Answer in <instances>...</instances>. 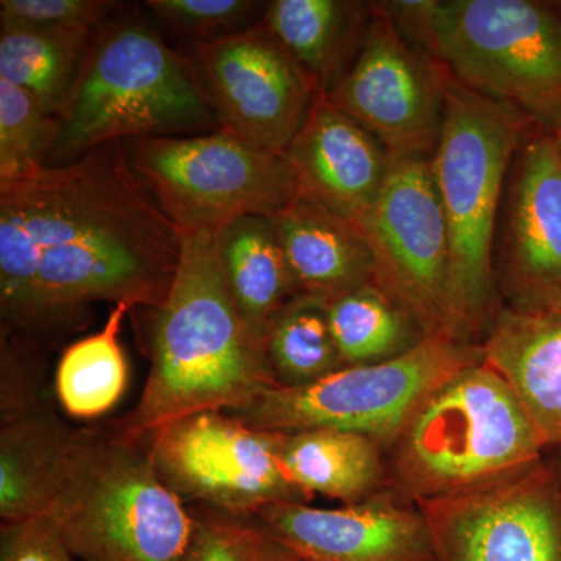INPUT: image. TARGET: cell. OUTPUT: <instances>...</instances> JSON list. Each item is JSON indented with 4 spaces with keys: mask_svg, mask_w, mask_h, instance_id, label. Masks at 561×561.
Segmentation results:
<instances>
[{
    "mask_svg": "<svg viewBox=\"0 0 561 561\" xmlns=\"http://www.w3.org/2000/svg\"><path fill=\"white\" fill-rule=\"evenodd\" d=\"M416 49L454 79L512 106L541 130H561V2H386Z\"/></svg>",
    "mask_w": 561,
    "mask_h": 561,
    "instance_id": "obj_4",
    "label": "cell"
},
{
    "mask_svg": "<svg viewBox=\"0 0 561 561\" xmlns=\"http://www.w3.org/2000/svg\"><path fill=\"white\" fill-rule=\"evenodd\" d=\"M360 230L375 257V283L393 295L427 335L459 339L451 302V243L431 160H391Z\"/></svg>",
    "mask_w": 561,
    "mask_h": 561,
    "instance_id": "obj_11",
    "label": "cell"
},
{
    "mask_svg": "<svg viewBox=\"0 0 561 561\" xmlns=\"http://www.w3.org/2000/svg\"><path fill=\"white\" fill-rule=\"evenodd\" d=\"M76 556L46 515L2 523L0 561H73Z\"/></svg>",
    "mask_w": 561,
    "mask_h": 561,
    "instance_id": "obj_32",
    "label": "cell"
},
{
    "mask_svg": "<svg viewBox=\"0 0 561 561\" xmlns=\"http://www.w3.org/2000/svg\"><path fill=\"white\" fill-rule=\"evenodd\" d=\"M493 265L502 306L561 312V158L541 128L526 136L512 162Z\"/></svg>",
    "mask_w": 561,
    "mask_h": 561,
    "instance_id": "obj_15",
    "label": "cell"
},
{
    "mask_svg": "<svg viewBox=\"0 0 561 561\" xmlns=\"http://www.w3.org/2000/svg\"><path fill=\"white\" fill-rule=\"evenodd\" d=\"M301 190L360 228L379 197L391 158L381 142L323 92L284 151Z\"/></svg>",
    "mask_w": 561,
    "mask_h": 561,
    "instance_id": "obj_17",
    "label": "cell"
},
{
    "mask_svg": "<svg viewBox=\"0 0 561 561\" xmlns=\"http://www.w3.org/2000/svg\"><path fill=\"white\" fill-rule=\"evenodd\" d=\"M279 386L264 345L225 283L217 232L183 236L179 271L157 309L149 378L117 437L142 443L198 412H236Z\"/></svg>",
    "mask_w": 561,
    "mask_h": 561,
    "instance_id": "obj_2",
    "label": "cell"
},
{
    "mask_svg": "<svg viewBox=\"0 0 561 561\" xmlns=\"http://www.w3.org/2000/svg\"><path fill=\"white\" fill-rule=\"evenodd\" d=\"M435 561H561V461L459 496L415 502Z\"/></svg>",
    "mask_w": 561,
    "mask_h": 561,
    "instance_id": "obj_13",
    "label": "cell"
},
{
    "mask_svg": "<svg viewBox=\"0 0 561 561\" xmlns=\"http://www.w3.org/2000/svg\"><path fill=\"white\" fill-rule=\"evenodd\" d=\"M254 518L301 561H435L419 505L387 491L341 508L267 505Z\"/></svg>",
    "mask_w": 561,
    "mask_h": 561,
    "instance_id": "obj_16",
    "label": "cell"
},
{
    "mask_svg": "<svg viewBox=\"0 0 561 561\" xmlns=\"http://www.w3.org/2000/svg\"><path fill=\"white\" fill-rule=\"evenodd\" d=\"M16 382L3 378L0 421V518L46 515L57 496L80 432L70 430Z\"/></svg>",
    "mask_w": 561,
    "mask_h": 561,
    "instance_id": "obj_18",
    "label": "cell"
},
{
    "mask_svg": "<svg viewBox=\"0 0 561 561\" xmlns=\"http://www.w3.org/2000/svg\"><path fill=\"white\" fill-rule=\"evenodd\" d=\"M393 448L394 481L412 502L496 485L545 457L522 402L483 359L435 391Z\"/></svg>",
    "mask_w": 561,
    "mask_h": 561,
    "instance_id": "obj_6",
    "label": "cell"
},
{
    "mask_svg": "<svg viewBox=\"0 0 561 561\" xmlns=\"http://www.w3.org/2000/svg\"><path fill=\"white\" fill-rule=\"evenodd\" d=\"M443 69L445 117L431 158L451 243L457 335H485L497 305L494 241L512 162L535 125L512 106L465 87Z\"/></svg>",
    "mask_w": 561,
    "mask_h": 561,
    "instance_id": "obj_3",
    "label": "cell"
},
{
    "mask_svg": "<svg viewBox=\"0 0 561 561\" xmlns=\"http://www.w3.org/2000/svg\"><path fill=\"white\" fill-rule=\"evenodd\" d=\"M265 351L276 381L283 387L309 386L345 368L330 321L327 300L298 294L273 317Z\"/></svg>",
    "mask_w": 561,
    "mask_h": 561,
    "instance_id": "obj_27",
    "label": "cell"
},
{
    "mask_svg": "<svg viewBox=\"0 0 561 561\" xmlns=\"http://www.w3.org/2000/svg\"><path fill=\"white\" fill-rule=\"evenodd\" d=\"M99 31L0 28V79L27 91L47 113L60 117Z\"/></svg>",
    "mask_w": 561,
    "mask_h": 561,
    "instance_id": "obj_24",
    "label": "cell"
},
{
    "mask_svg": "<svg viewBox=\"0 0 561 561\" xmlns=\"http://www.w3.org/2000/svg\"><path fill=\"white\" fill-rule=\"evenodd\" d=\"M479 345L522 402L542 448L561 446V312L501 306Z\"/></svg>",
    "mask_w": 561,
    "mask_h": 561,
    "instance_id": "obj_19",
    "label": "cell"
},
{
    "mask_svg": "<svg viewBox=\"0 0 561 561\" xmlns=\"http://www.w3.org/2000/svg\"><path fill=\"white\" fill-rule=\"evenodd\" d=\"M373 11L375 2L273 0L262 21L313 90L328 94L356 60Z\"/></svg>",
    "mask_w": 561,
    "mask_h": 561,
    "instance_id": "obj_21",
    "label": "cell"
},
{
    "mask_svg": "<svg viewBox=\"0 0 561 561\" xmlns=\"http://www.w3.org/2000/svg\"><path fill=\"white\" fill-rule=\"evenodd\" d=\"M183 236L140 184L124 142L43 165L0 190V316L35 334L79 321L92 302L158 309Z\"/></svg>",
    "mask_w": 561,
    "mask_h": 561,
    "instance_id": "obj_1",
    "label": "cell"
},
{
    "mask_svg": "<svg viewBox=\"0 0 561 561\" xmlns=\"http://www.w3.org/2000/svg\"><path fill=\"white\" fill-rule=\"evenodd\" d=\"M301 294L331 298L375 280V257L364 232L308 192L272 217Z\"/></svg>",
    "mask_w": 561,
    "mask_h": 561,
    "instance_id": "obj_20",
    "label": "cell"
},
{
    "mask_svg": "<svg viewBox=\"0 0 561 561\" xmlns=\"http://www.w3.org/2000/svg\"><path fill=\"white\" fill-rule=\"evenodd\" d=\"M46 516L83 561H183L195 527L147 449L88 432Z\"/></svg>",
    "mask_w": 561,
    "mask_h": 561,
    "instance_id": "obj_7",
    "label": "cell"
},
{
    "mask_svg": "<svg viewBox=\"0 0 561 561\" xmlns=\"http://www.w3.org/2000/svg\"><path fill=\"white\" fill-rule=\"evenodd\" d=\"M553 139H556L557 149H559L560 158H561V130L551 133Z\"/></svg>",
    "mask_w": 561,
    "mask_h": 561,
    "instance_id": "obj_33",
    "label": "cell"
},
{
    "mask_svg": "<svg viewBox=\"0 0 561 561\" xmlns=\"http://www.w3.org/2000/svg\"><path fill=\"white\" fill-rule=\"evenodd\" d=\"M280 459L290 481L309 497L323 494L354 504L382 491V446L365 435L337 430L283 434Z\"/></svg>",
    "mask_w": 561,
    "mask_h": 561,
    "instance_id": "obj_23",
    "label": "cell"
},
{
    "mask_svg": "<svg viewBox=\"0 0 561 561\" xmlns=\"http://www.w3.org/2000/svg\"><path fill=\"white\" fill-rule=\"evenodd\" d=\"M191 61L220 130L284 154L317 92L264 21L236 35L192 44Z\"/></svg>",
    "mask_w": 561,
    "mask_h": 561,
    "instance_id": "obj_14",
    "label": "cell"
},
{
    "mask_svg": "<svg viewBox=\"0 0 561 561\" xmlns=\"http://www.w3.org/2000/svg\"><path fill=\"white\" fill-rule=\"evenodd\" d=\"M131 308L128 302L114 305L101 331L62 353L55 373V393L62 411L73 419H99L124 397L128 362L119 337Z\"/></svg>",
    "mask_w": 561,
    "mask_h": 561,
    "instance_id": "obj_26",
    "label": "cell"
},
{
    "mask_svg": "<svg viewBox=\"0 0 561 561\" xmlns=\"http://www.w3.org/2000/svg\"><path fill=\"white\" fill-rule=\"evenodd\" d=\"M60 119L27 91L0 79V190L47 165Z\"/></svg>",
    "mask_w": 561,
    "mask_h": 561,
    "instance_id": "obj_28",
    "label": "cell"
},
{
    "mask_svg": "<svg viewBox=\"0 0 561 561\" xmlns=\"http://www.w3.org/2000/svg\"><path fill=\"white\" fill-rule=\"evenodd\" d=\"M221 272L239 316L265 348L268 324L301 294L272 219L245 216L217 231Z\"/></svg>",
    "mask_w": 561,
    "mask_h": 561,
    "instance_id": "obj_22",
    "label": "cell"
},
{
    "mask_svg": "<svg viewBox=\"0 0 561 561\" xmlns=\"http://www.w3.org/2000/svg\"><path fill=\"white\" fill-rule=\"evenodd\" d=\"M481 360L478 343L431 334L397 359L345 367L309 386L272 387L230 415L254 430L354 432L393 448L421 405Z\"/></svg>",
    "mask_w": 561,
    "mask_h": 561,
    "instance_id": "obj_8",
    "label": "cell"
},
{
    "mask_svg": "<svg viewBox=\"0 0 561 561\" xmlns=\"http://www.w3.org/2000/svg\"><path fill=\"white\" fill-rule=\"evenodd\" d=\"M294 561H301V560H300V559H298V557H297V559H295Z\"/></svg>",
    "mask_w": 561,
    "mask_h": 561,
    "instance_id": "obj_34",
    "label": "cell"
},
{
    "mask_svg": "<svg viewBox=\"0 0 561 561\" xmlns=\"http://www.w3.org/2000/svg\"><path fill=\"white\" fill-rule=\"evenodd\" d=\"M443 69L405 39L382 2L356 60L330 101L371 133L391 160H431L440 140L445 95Z\"/></svg>",
    "mask_w": 561,
    "mask_h": 561,
    "instance_id": "obj_12",
    "label": "cell"
},
{
    "mask_svg": "<svg viewBox=\"0 0 561 561\" xmlns=\"http://www.w3.org/2000/svg\"><path fill=\"white\" fill-rule=\"evenodd\" d=\"M117 13L92 41L47 165L68 164L103 144L220 130L192 61L149 22Z\"/></svg>",
    "mask_w": 561,
    "mask_h": 561,
    "instance_id": "obj_5",
    "label": "cell"
},
{
    "mask_svg": "<svg viewBox=\"0 0 561 561\" xmlns=\"http://www.w3.org/2000/svg\"><path fill=\"white\" fill-rule=\"evenodd\" d=\"M195 527L183 561H294L254 516L231 515L208 508L194 513Z\"/></svg>",
    "mask_w": 561,
    "mask_h": 561,
    "instance_id": "obj_29",
    "label": "cell"
},
{
    "mask_svg": "<svg viewBox=\"0 0 561 561\" xmlns=\"http://www.w3.org/2000/svg\"><path fill=\"white\" fill-rule=\"evenodd\" d=\"M147 9L165 31L192 44L209 43L253 27L267 2L254 0H147Z\"/></svg>",
    "mask_w": 561,
    "mask_h": 561,
    "instance_id": "obj_30",
    "label": "cell"
},
{
    "mask_svg": "<svg viewBox=\"0 0 561 561\" xmlns=\"http://www.w3.org/2000/svg\"><path fill=\"white\" fill-rule=\"evenodd\" d=\"M124 146L133 172L181 236L217 232L245 216L272 219L301 191L284 154L225 130Z\"/></svg>",
    "mask_w": 561,
    "mask_h": 561,
    "instance_id": "obj_9",
    "label": "cell"
},
{
    "mask_svg": "<svg viewBox=\"0 0 561 561\" xmlns=\"http://www.w3.org/2000/svg\"><path fill=\"white\" fill-rule=\"evenodd\" d=\"M283 434L254 430L227 412H198L147 438L154 470L181 500L254 516L273 504H308L280 459Z\"/></svg>",
    "mask_w": 561,
    "mask_h": 561,
    "instance_id": "obj_10",
    "label": "cell"
},
{
    "mask_svg": "<svg viewBox=\"0 0 561 561\" xmlns=\"http://www.w3.org/2000/svg\"><path fill=\"white\" fill-rule=\"evenodd\" d=\"M324 300L346 367L397 359L427 335L419 320L375 280Z\"/></svg>",
    "mask_w": 561,
    "mask_h": 561,
    "instance_id": "obj_25",
    "label": "cell"
},
{
    "mask_svg": "<svg viewBox=\"0 0 561 561\" xmlns=\"http://www.w3.org/2000/svg\"><path fill=\"white\" fill-rule=\"evenodd\" d=\"M119 10L110 0H2L0 28L99 31Z\"/></svg>",
    "mask_w": 561,
    "mask_h": 561,
    "instance_id": "obj_31",
    "label": "cell"
}]
</instances>
